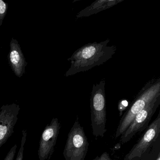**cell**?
<instances>
[{
    "label": "cell",
    "mask_w": 160,
    "mask_h": 160,
    "mask_svg": "<svg viewBox=\"0 0 160 160\" xmlns=\"http://www.w3.org/2000/svg\"><path fill=\"white\" fill-rule=\"evenodd\" d=\"M109 40L100 42H94L85 45L75 51L68 59L71 65L65 76L87 72L110 59L116 53L117 47L115 45L109 46Z\"/></svg>",
    "instance_id": "6da1fadb"
},
{
    "label": "cell",
    "mask_w": 160,
    "mask_h": 160,
    "mask_svg": "<svg viewBox=\"0 0 160 160\" xmlns=\"http://www.w3.org/2000/svg\"><path fill=\"white\" fill-rule=\"evenodd\" d=\"M159 96L160 79H152L147 82L122 115L115 134L116 138H118L124 133L135 117L140 111L144 109L148 104Z\"/></svg>",
    "instance_id": "7a4b0ae2"
},
{
    "label": "cell",
    "mask_w": 160,
    "mask_h": 160,
    "mask_svg": "<svg viewBox=\"0 0 160 160\" xmlns=\"http://www.w3.org/2000/svg\"><path fill=\"white\" fill-rule=\"evenodd\" d=\"M105 80L102 79L92 86L91 93V120L92 134L96 138H102L106 132V106Z\"/></svg>",
    "instance_id": "3957f363"
},
{
    "label": "cell",
    "mask_w": 160,
    "mask_h": 160,
    "mask_svg": "<svg viewBox=\"0 0 160 160\" xmlns=\"http://www.w3.org/2000/svg\"><path fill=\"white\" fill-rule=\"evenodd\" d=\"M88 147L87 136L77 117L64 147L63 154L65 160H85Z\"/></svg>",
    "instance_id": "277c9868"
},
{
    "label": "cell",
    "mask_w": 160,
    "mask_h": 160,
    "mask_svg": "<svg viewBox=\"0 0 160 160\" xmlns=\"http://www.w3.org/2000/svg\"><path fill=\"white\" fill-rule=\"evenodd\" d=\"M160 104V96L148 104L146 107L139 112L121 135L120 141L122 143L128 142L136 134L146 130L152 117Z\"/></svg>",
    "instance_id": "5b68a950"
},
{
    "label": "cell",
    "mask_w": 160,
    "mask_h": 160,
    "mask_svg": "<svg viewBox=\"0 0 160 160\" xmlns=\"http://www.w3.org/2000/svg\"><path fill=\"white\" fill-rule=\"evenodd\" d=\"M61 124L57 118H53L44 129L39 143L38 154L40 160H49L54 152Z\"/></svg>",
    "instance_id": "8992f818"
},
{
    "label": "cell",
    "mask_w": 160,
    "mask_h": 160,
    "mask_svg": "<svg viewBox=\"0 0 160 160\" xmlns=\"http://www.w3.org/2000/svg\"><path fill=\"white\" fill-rule=\"evenodd\" d=\"M20 109L19 105L15 103L5 105L0 108V148L13 133Z\"/></svg>",
    "instance_id": "52a82bcc"
},
{
    "label": "cell",
    "mask_w": 160,
    "mask_h": 160,
    "mask_svg": "<svg viewBox=\"0 0 160 160\" xmlns=\"http://www.w3.org/2000/svg\"><path fill=\"white\" fill-rule=\"evenodd\" d=\"M160 133V113L148 126L145 132L127 155L128 160L140 158L153 142L156 141Z\"/></svg>",
    "instance_id": "ba28073f"
},
{
    "label": "cell",
    "mask_w": 160,
    "mask_h": 160,
    "mask_svg": "<svg viewBox=\"0 0 160 160\" xmlns=\"http://www.w3.org/2000/svg\"><path fill=\"white\" fill-rule=\"evenodd\" d=\"M9 63L16 76L20 78L25 73L27 65L24 54L17 40L12 38L10 43V51L8 56Z\"/></svg>",
    "instance_id": "9c48e42d"
},
{
    "label": "cell",
    "mask_w": 160,
    "mask_h": 160,
    "mask_svg": "<svg viewBox=\"0 0 160 160\" xmlns=\"http://www.w3.org/2000/svg\"><path fill=\"white\" fill-rule=\"evenodd\" d=\"M122 1L118 0H100L96 1L90 5L80 11L77 15L78 18L87 17L92 15L98 13L99 12L109 9L114 5L121 2Z\"/></svg>",
    "instance_id": "30bf717a"
},
{
    "label": "cell",
    "mask_w": 160,
    "mask_h": 160,
    "mask_svg": "<svg viewBox=\"0 0 160 160\" xmlns=\"http://www.w3.org/2000/svg\"><path fill=\"white\" fill-rule=\"evenodd\" d=\"M27 132L26 130H24L22 132V138L21 140V145L18 153L17 155L15 160H23L24 156V147L27 140Z\"/></svg>",
    "instance_id": "8fae6325"
},
{
    "label": "cell",
    "mask_w": 160,
    "mask_h": 160,
    "mask_svg": "<svg viewBox=\"0 0 160 160\" xmlns=\"http://www.w3.org/2000/svg\"><path fill=\"white\" fill-rule=\"evenodd\" d=\"M8 9V4L2 0H0V27L2 25Z\"/></svg>",
    "instance_id": "7c38bea8"
},
{
    "label": "cell",
    "mask_w": 160,
    "mask_h": 160,
    "mask_svg": "<svg viewBox=\"0 0 160 160\" xmlns=\"http://www.w3.org/2000/svg\"><path fill=\"white\" fill-rule=\"evenodd\" d=\"M17 148V145H15L14 146H13L3 160H14Z\"/></svg>",
    "instance_id": "4fadbf2b"
},
{
    "label": "cell",
    "mask_w": 160,
    "mask_h": 160,
    "mask_svg": "<svg viewBox=\"0 0 160 160\" xmlns=\"http://www.w3.org/2000/svg\"><path fill=\"white\" fill-rule=\"evenodd\" d=\"M92 160H112L107 152H104L101 155L97 156Z\"/></svg>",
    "instance_id": "5bb4252c"
},
{
    "label": "cell",
    "mask_w": 160,
    "mask_h": 160,
    "mask_svg": "<svg viewBox=\"0 0 160 160\" xmlns=\"http://www.w3.org/2000/svg\"><path fill=\"white\" fill-rule=\"evenodd\" d=\"M127 104L125 103H123V102H122L121 103L119 104V105L118 106V110H119L120 112V116H121L122 115V112L124 109L126 108V107H127Z\"/></svg>",
    "instance_id": "9a60e30c"
},
{
    "label": "cell",
    "mask_w": 160,
    "mask_h": 160,
    "mask_svg": "<svg viewBox=\"0 0 160 160\" xmlns=\"http://www.w3.org/2000/svg\"><path fill=\"white\" fill-rule=\"evenodd\" d=\"M155 160H160V153H158V156H157V158L155 159Z\"/></svg>",
    "instance_id": "2e32d148"
}]
</instances>
